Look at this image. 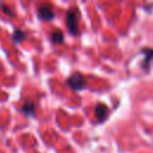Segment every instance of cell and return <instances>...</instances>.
<instances>
[{
	"label": "cell",
	"mask_w": 153,
	"mask_h": 153,
	"mask_svg": "<svg viewBox=\"0 0 153 153\" xmlns=\"http://www.w3.org/2000/svg\"><path fill=\"white\" fill-rule=\"evenodd\" d=\"M66 24L68 27V31L72 35L78 33V18H76V11L75 8H71L66 14Z\"/></svg>",
	"instance_id": "6da1fadb"
},
{
	"label": "cell",
	"mask_w": 153,
	"mask_h": 153,
	"mask_svg": "<svg viewBox=\"0 0 153 153\" xmlns=\"http://www.w3.org/2000/svg\"><path fill=\"white\" fill-rule=\"evenodd\" d=\"M85 84H86V80H85V78L80 73H74V74H72L67 79V85L71 88L76 90V91L82 90L85 87Z\"/></svg>",
	"instance_id": "7a4b0ae2"
},
{
	"label": "cell",
	"mask_w": 153,
	"mask_h": 153,
	"mask_svg": "<svg viewBox=\"0 0 153 153\" xmlns=\"http://www.w3.org/2000/svg\"><path fill=\"white\" fill-rule=\"evenodd\" d=\"M38 17L43 20H51L55 17V13H54L50 5L43 4L38 7Z\"/></svg>",
	"instance_id": "3957f363"
},
{
	"label": "cell",
	"mask_w": 153,
	"mask_h": 153,
	"mask_svg": "<svg viewBox=\"0 0 153 153\" xmlns=\"http://www.w3.org/2000/svg\"><path fill=\"white\" fill-rule=\"evenodd\" d=\"M35 109H36V105H35V102L30 98H27L23 106H22V111L26 115V116H33L35 115Z\"/></svg>",
	"instance_id": "277c9868"
},
{
	"label": "cell",
	"mask_w": 153,
	"mask_h": 153,
	"mask_svg": "<svg viewBox=\"0 0 153 153\" xmlns=\"http://www.w3.org/2000/svg\"><path fill=\"white\" fill-rule=\"evenodd\" d=\"M94 115L99 122H103L108 116V106L105 104H98L94 109Z\"/></svg>",
	"instance_id": "5b68a950"
},
{
	"label": "cell",
	"mask_w": 153,
	"mask_h": 153,
	"mask_svg": "<svg viewBox=\"0 0 153 153\" xmlns=\"http://www.w3.org/2000/svg\"><path fill=\"white\" fill-rule=\"evenodd\" d=\"M25 32L23 31V30H20V29H16L14 30V32H13V35H12V39H13V42L16 43V44H18V43H20L24 38H25Z\"/></svg>",
	"instance_id": "8992f818"
},
{
	"label": "cell",
	"mask_w": 153,
	"mask_h": 153,
	"mask_svg": "<svg viewBox=\"0 0 153 153\" xmlns=\"http://www.w3.org/2000/svg\"><path fill=\"white\" fill-rule=\"evenodd\" d=\"M50 39H51L53 43H56V44L62 43V42H63V32L60 31V30H55L54 32H51Z\"/></svg>",
	"instance_id": "52a82bcc"
},
{
	"label": "cell",
	"mask_w": 153,
	"mask_h": 153,
	"mask_svg": "<svg viewBox=\"0 0 153 153\" xmlns=\"http://www.w3.org/2000/svg\"><path fill=\"white\" fill-rule=\"evenodd\" d=\"M142 53L146 55V57H145V62L142 63V66H143L145 68H147V67H148V65H149V62H151V60L153 59V49L145 48V49L142 50Z\"/></svg>",
	"instance_id": "ba28073f"
},
{
	"label": "cell",
	"mask_w": 153,
	"mask_h": 153,
	"mask_svg": "<svg viewBox=\"0 0 153 153\" xmlns=\"http://www.w3.org/2000/svg\"><path fill=\"white\" fill-rule=\"evenodd\" d=\"M0 8H1V11H2L4 13H6L8 17H13V12H12V11H10V7H8L7 5H5V4L0 2Z\"/></svg>",
	"instance_id": "9c48e42d"
}]
</instances>
